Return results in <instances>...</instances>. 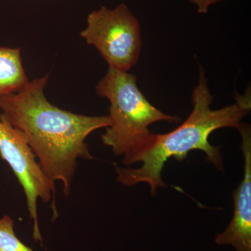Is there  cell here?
I'll use <instances>...</instances> for the list:
<instances>
[{
	"label": "cell",
	"mask_w": 251,
	"mask_h": 251,
	"mask_svg": "<svg viewBox=\"0 0 251 251\" xmlns=\"http://www.w3.org/2000/svg\"><path fill=\"white\" fill-rule=\"evenodd\" d=\"M87 27L80 33L94 46L109 68L128 72L141 52V28L138 18L125 4L114 9L101 6L88 15Z\"/></svg>",
	"instance_id": "277c9868"
},
{
	"label": "cell",
	"mask_w": 251,
	"mask_h": 251,
	"mask_svg": "<svg viewBox=\"0 0 251 251\" xmlns=\"http://www.w3.org/2000/svg\"><path fill=\"white\" fill-rule=\"evenodd\" d=\"M244 158V178L234 191V210L230 224L215 239L219 245H231L236 251H251V132L250 125L241 124Z\"/></svg>",
	"instance_id": "8992f818"
},
{
	"label": "cell",
	"mask_w": 251,
	"mask_h": 251,
	"mask_svg": "<svg viewBox=\"0 0 251 251\" xmlns=\"http://www.w3.org/2000/svg\"><path fill=\"white\" fill-rule=\"evenodd\" d=\"M191 3L196 5L198 11L200 14H206L209 11V7L213 4L224 0H189Z\"/></svg>",
	"instance_id": "9c48e42d"
},
{
	"label": "cell",
	"mask_w": 251,
	"mask_h": 251,
	"mask_svg": "<svg viewBox=\"0 0 251 251\" xmlns=\"http://www.w3.org/2000/svg\"><path fill=\"white\" fill-rule=\"evenodd\" d=\"M49 75L29 82L0 99V119L19 130L48 177L62 183L70 195L80 158H93L86 139L94 130L108 127V116H87L57 108L44 94Z\"/></svg>",
	"instance_id": "6da1fadb"
},
{
	"label": "cell",
	"mask_w": 251,
	"mask_h": 251,
	"mask_svg": "<svg viewBox=\"0 0 251 251\" xmlns=\"http://www.w3.org/2000/svg\"><path fill=\"white\" fill-rule=\"evenodd\" d=\"M0 251H34L18 239L14 220L7 215L0 219Z\"/></svg>",
	"instance_id": "ba28073f"
},
{
	"label": "cell",
	"mask_w": 251,
	"mask_h": 251,
	"mask_svg": "<svg viewBox=\"0 0 251 251\" xmlns=\"http://www.w3.org/2000/svg\"><path fill=\"white\" fill-rule=\"evenodd\" d=\"M137 77L126 72L109 68L96 87L97 93L110 102V125L101 135L105 146L117 156L123 157L124 164L131 166L152 148L156 134L149 127L156 122H179L150 103L137 84Z\"/></svg>",
	"instance_id": "3957f363"
},
{
	"label": "cell",
	"mask_w": 251,
	"mask_h": 251,
	"mask_svg": "<svg viewBox=\"0 0 251 251\" xmlns=\"http://www.w3.org/2000/svg\"><path fill=\"white\" fill-rule=\"evenodd\" d=\"M213 99L205 73L200 67L198 84L192 92L193 110L186 121L169 133L156 134L152 148L140 158L143 163L140 168L117 167V181L126 186L146 183L150 185L151 195L155 196L158 188L166 186L161 177L166 161L173 157L182 161L193 150L205 153L208 162L222 169L220 147L212 146L209 136L219 128H237L251 111V100L249 95H237L233 105L213 110Z\"/></svg>",
	"instance_id": "7a4b0ae2"
},
{
	"label": "cell",
	"mask_w": 251,
	"mask_h": 251,
	"mask_svg": "<svg viewBox=\"0 0 251 251\" xmlns=\"http://www.w3.org/2000/svg\"><path fill=\"white\" fill-rule=\"evenodd\" d=\"M0 156L9 164L23 187L27 200L29 218L33 221V238L42 242L37 202H52L53 218L57 217L54 204L55 182L46 176L37 158L29 148L22 133L7 122L0 119Z\"/></svg>",
	"instance_id": "5b68a950"
},
{
	"label": "cell",
	"mask_w": 251,
	"mask_h": 251,
	"mask_svg": "<svg viewBox=\"0 0 251 251\" xmlns=\"http://www.w3.org/2000/svg\"><path fill=\"white\" fill-rule=\"evenodd\" d=\"M29 82L23 67L21 49L0 47V99L21 90Z\"/></svg>",
	"instance_id": "52a82bcc"
}]
</instances>
